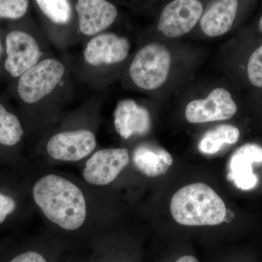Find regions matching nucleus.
Instances as JSON below:
<instances>
[{"label":"nucleus","mask_w":262,"mask_h":262,"mask_svg":"<svg viewBox=\"0 0 262 262\" xmlns=\"http://www.w3.org/2000/svg\"><path fill=\"white\" fill-rule=\"evenodd\" d=\"M34 201L45 215L53 223L67 230L83 225L86 203L80 188L56 175L39 179L33 188Z\"/></svg>","instance_id":"f257e3e1"},{"label":"nucleus","mask_w":262,"mask_h":262,"mask_svg":"<svg viewBox=\"0 0 262 262\" xmlns=\"http://www.w3.org/2000/svg\"><path fill=\"white\" fill-rule=\"evenodd\" d=\"M173 220L184 226H215L225 220L227 208L219 194L203 183L179 189L170 206Z\"/></svg>","instance_id":"f03ea898"},{"label":"nucleus","mask_w":262,"mask_h":262,"mask_svg":"<svg viewBox=\"0 0 262 262\" xmlns=\"http://www.w3.org/2000/svg\"><path fill=\"white\" fill-rule=\"evenodd\" d=\"M170 64L171 56L168 50L160 43H150L136 53L129 72L136 85L151 91L165 83Z\"/></svg>","instance_id":"7ed1b4c3"},{"label":"nucleus","mask_w":262,"mask_h":262,"mask_svg":"<svg viewBox=\"0 0 262 262\" xmlns=\"http://www.w3.org/2000/svg\"><path fill=\"white\" fill-rule=\"evenodd\" d=\"M64 72V66L58 60L39 61L20 76L17 89L19 96L24 102H37L53 92Z\"/></svg>","instance_id":"20e7f679"},{"label":"nucleus","mask_w":262,"mask_h":262,"mask_svg":"<svg viewBox=\"0 0 262 262\" xmlns=\"http://www.w3.org/2000/svg\"><path fill=\"white\" fill-rule=\"evenodd\" d=\"M203 8L196 0H175L164 8L158 29L167 37H182L201 18Z\"/></svg>","instance_id":"39448f33"},{"label":"nucleus","mask_w":262,"mask_h":262,"mask_svg":"<svg viewBox=\"0 0 262 262\" xmlns=\"http://www.w3.org/2000/svg\"><path fill=\"white\" fill-rule=\"evenodd\" d=\"M237 110L230 93L220 88L212 91L206 99L194 100L188 103L185 116L190 123H203L229 120Z\"/></svg>","instance_id":"423d86ee"},{"label":"nucleus","mask_w":262,"mask_h":262,"mask_svg":"<svg viewBox=\"0 0 262 262\" xmlns=\"http://www.w3.org/2000/svg\"><path fill=\"white\" fill-rule=\"evenodd\" d=\"M6 53L5 62L6 70L13 77H20L39 63L42 56L39 44L27 33L14 31L7 35Z\"/></svg>","instance_id":"0eeeda50"},{"label":"nucleus","mask_w":262,"mask_h":262,"mask_svg":"<svg viewBox=\"0 0 262 262\" xmlns=\"http://www.w3.org/2000/svg\"><path fill=\"white\" fill-rule=\"evenodd\" d=\"M130 162L127 149H105L96 151L86 163L83 177L94 185L113 182Z\"/></svg>","instance_id":"6e6552de"},{"label":"nucleus","mask_w":262,"mask_h":262,"mask_svg":"<svg viewBox=\"0 0 262 262\" xmlns=\"http://www.w3.org/2000/svg\"><path fill=\"white\" fill-rule=\"evenodd\" d=\"M96 146V136L91 131H67L51 137L47 144V151L53 159L75 162L91 154Z\"/></svg>","instance_id":"1a4fd4ad"},{"label":"nucleus","mask_w":262,"mask_h":262,"mask_svg":"<svg viewBox=\"0 0 262 262\" xmlns=\"http://www.w3.org/2000/svg\"><path fill=\"white\" fill-rule=\"evenodd\" d=\"M130 42L125 37L113 33L96 36L88 43L84 51V60L92 66L120 63L128 55Z\"/></svg>","instance_id":"9d476101"},{"label":"nucleus","mask_w":262,"mask_h":262,"mask_svg":"<svg viewBox=\"0 0 262 262\" xmlns=\"http://www.w3.org/2000/svg\"><path fill=\"white\" fill-rule=\"evenodd\" d=\"M82 34L92 36L111 26L117 16L115 5L104 0H80L75 6Z\"/></svg>","instance_id":"9b49d317"},{"label":"nucleus","mask_w":262,"mask_h":262,"mask_svg":"<svg viewBox=\"0 0 262 262\" xmlns=\"http://www.w3.org/2000/svg\"><path fill=\"white\" fill-rule=\"evenodd\" d=\"M253 163H262L261 146L253 144L241 146L229 160L227 179L243 190L253 189L258 181L257 176L253 173Z\"/></svg>","instance_id":"f8f14e48"},{"label":"nucleus","mask_w":262,"mask_h":262,"mask_svg":"<svg viewBox=\"0 0 262 262\" xmlns=\"http://www.w3.org/2000/svg\"><path fill=\"white\" fill-rule=\"evenodd\" d=\"M114 117L115 129L123 139H127L134 135H146L151 130L149 112L139 106L134 100H123L119 102Z\"/></svg>","instance_id":"ddd939ff"},{"label":"nucleus","mask_w":262,"mask_h":262,"mask_svg":"<svg viewBox=\"0 0 262 262\" xmlns=\"http://www.w3.org/2000/svg\"><path fill=\"white\" fill-rule=\"evenodd\" d=\"M238 2L220 0L210 7L201 20L202 31L209 37H219L228 32L237 15Z\"/></svg>","instance_id":"4468645a"},{"label":"nucleus","mask_w":262,"mask_h":262,"mask_svg":"<svg viewBox=\"0 0 262 262\" xmlns=\"http://www.w3.org/2000/svg\"><path fill=\"white\" fill-rule=\"evenodd\" d=\"M133 161L139 171L149 177L166 173L173 163V158L166 150L148 143L136 148Z\"/></svg>","instance_id":"2eb2a0df"},{"label":"nucleus","mask_w":262,"mask_h":262,"mask_svg":"<svg viewBox=\"0 0 262 262\" xmlns=\"http://www.w3.org/2000/svg\"><path fill=\"white\" fill-rule=\"evenodd\" d=\"M239 129L232 125H222L215 127L203 136L198 149L203 154L213 155L225 144H234L239 140Z\"/></svg>","instance_id":"dca6fc26"},{"label":"nucleus","mask_w":262,"mask_h":262,"mask_svg":"<svg viewBox=\"0 0 262 262\" xmlns=\"http://www.w3.org/2000/svg\"><path fill=\"white\" fill-rule=\"evenodd\" d=\"M24 135V130L18 119L8 113L0 103V144L13 146L18 143Z\"/></svg>","instance_id":"f3484780"},{"label":"nucleus","mask_w":262,"mask_h":262,"mask_svg":"<svg viewBox=\"0 0 262 262\" xmlns=\"http://www.w3.org/2000/svg\"><path fill=\"white\" fill-rule=\"evenodd\" d=\"M36 3L54 23L65 24L70 20L72 8L70 2L67 0H37Z\"/></svg>","instance_id":"a211bd4d"},{"label":"nucleus","mask_w":262,"mask_h":262,"mask_svg":"<svg viewBox=\"0 0 262 262\" xmlns=\"http://www.w3.org/2000/svg\"><path fill=\"white\" fill-rule=\"evenodd\" d=\"M28 7L27 0H0V18H20L27 13Z\"/></svg>","instance_id":"6ab92c4d"},{"label":"nucleus","mask_w":262,"mask_h":262,"mask_svg":"<svg viewBox=\"0 0 262 262\" xmlns=\"http://www.w3.org/2000/svg\"><path fill=\"white\" fill-rule=\"evenodd\" d=\"M247 72L251 83L255 87L262 89V46L250 57Z\"/></svg>","instance_id":"aec40b11"},{"label":"nucleus","mask_w":262,"mask_h":262,"mask_svg":"<svg viewBox=\"0 0 262 262\" xmlns=\"http://www.w3.org/2000/svg\"><path fill=\"white\" fill-rule=\"evenodd\" d=\"M16 203L13 198L0 193V224L6 220L7 215L15 211Z\"/></svg>","instance_id":"412c9836"},{"label":"nucleus","mask_w":262,"mask_h":262,"mask_svg":"<svg viewBox=\"0 0 262 262\" xmlns=\"http://www.w3.org/2000/svg\"><path fill=\"white\" fill-rule=\"evenodd\" d=\"M9 262H47L42 255L34 251H28L18 255Z\"/></svg>","instance_id":"4be33fe9"},{"label":"nucleus","mask_w":262,"mask_h":262,"mask_svg":"<svg viewBox=\"0 0 262 262\" xmlns=\"http://www.w3.org/2000/svg\"><path fill=\"white\" fill-rule=\"evenodd\" d=\"M177 262H199L195 257L192 256H184L179 258Z\"/></svg>","instance_id":"5701e85b"},{"label":"nucleus","mask_w":262,"mask_h":262,"mask_svg":"<svg viewBox=\"0 0 262 262\" xmlns=\"http://www.w3.org/2000/svg\"><path fill=\"white\" fill-rule=\"evenodd\" d=\"M3 45H2L1 41H0V59H1L2 56H3Z\"/></svg>","instance_id":"b1692460"},{"label":"nucleus","mask_w":262,"mask_h":262,"mask_svg":"<svg viewBox=\"0 0 262 262\" xmlns=\"http://www.w3.org/2000/svg\"><path fill=\"white\" fill-rule=\"evenodd\" d=\"M258 28H259V30L262 33V16L261 19H260L259 24H258Z\"/></svg>","instance_id":"393cba45"}]
</instances>
